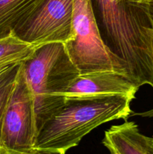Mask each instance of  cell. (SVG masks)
Wrapping results in <instances>:
<instances>
[{
	"mask_svg": "<svg viewBox=\"0 0 153 154\" xmlns=\"http://www.w3.org/2000/svg\"><path fill=\"white\" fill-rule=\"evenodd\" d=\"M100 35L138 87H153L152 25L146 2L91 0Z\"/></svg>",
	"mask_w": 153,
	"mask_h": 154,
	"instance_id": "1",
	"label": "cell"
},
{
	"mask_svg": "<svg viewBox=\"0 0 153 154\" xmlns=\"http://www.w3.org/2000/svg\"><path fill=\"white\" fill-rule=\"evenodd\" d=\"M133 97L107 96L66 99L62 108L39 129L34 150L65 154L98 126L132 113Z\"/></svg>",
	"mask_w": 153,
	"mask_h": 154,
	"instance_id": "2",
	"label": "cell"
},
{
	"mask_svg": "<svg viewBox=\"0 0 153 154\" xmlns=\"http://www.w3.org/2000/svg\"><path fill=\"white\" fill-rule=\"evenodd\" d=\"M21 66L32 96L38 133L64 105L66 91L80 73L61 42L37 47Z\"/></svg>",
	"mask_w": 153,
	"mask_h": 154,
	"instance_id": "3",
	"label": "cell"
},
{
	"mask_svg": "<svg viewBox=\"0 0 153 154\" xmlns=\"http://www.w3.org/2000/svg\"><path fill=\"white\" fill-rule=\"evenodd\" d=\"M64 45L80 75L103 71L127 75L125 63L110 51L102 39L91 0H73L71 36Z\"/></svg>",
	"mask_w": 153,
	"mask_h": 154,
	"instance_id": "4",
	"label": "cell"
},
{
	"mask_svg": "<svg viewBox=\"0 0 153 154\" xmlns=\"http://www.w3.org/2000/svg\"><path fill=\"white\" fill-rule=\"evenodd\" d=\"M36 136L34 102L20 65L4 116L2 147L10 154L30 153Z\"/></svg>",
	"mask_w": 153,
	"mask_h": 154,
	"instance_id": "5",
	"label": "cell"
},
{
	"mask_svg": "<svg viewBox=\"0 0 153 154\" xmlns=\"http://www.w3.org/2000/svg\"><path fill=\"white\" fill-rule=\"evenodd\" d=\"M73 0H45L12 32L20 40L38 47L65 43L71 36Z\"/></svg>",
	"mask_w": 153,
	"mask_h": 154,
	"instance_id": "6",
	"label": "cell"
},
{
	"mask_svg": "<svg viewBox=\"0 0 153 154\" xmlns=\"http://www.w3.org/2000/svg\"><path fill=\"white\" fill-rule=\"evenodd\" d=\"M139 88L123 72L103 71L80 75L71 83L64 96L65 99H74L126 96L134 99Z\"/></svg>",
	"mask_w": 153,
	"mask_h": 154,
	"instance_id": "7",
	"label": "cell"
},
{
	"mask_svg": "<svg viewBox=\"0 0 153 154\" xmlns=\"http://www.w3.org/2000/svg\"><path fill=\"white\" fill-rule=\"evenodd\" d=\"M102 144L110 154H153L152 138L141 133L134 122L111 126Z\"/></svg>",
	"mask_w": 153,
	"mask_h": 154,
	"instance_id": "8",
	"label": "cell"
},
{
	"mask_svg": "<svg viewBox=\"0 0 153 154\" xmlns=\"http://www.w3.org/2000/svg\"><path fill=\"white\" fill-rule=\"evenodd\" d=\"M45 0H0V40L11 35L14 29Z\"/></svg>",
	"mask_w": 153,
	"mask_h": 154,
	"instance_id": "9",
	"label": "cell"
},
{
	"mask_svg": "<svg viewBox=\"0 0 153 154\" xmlns=\"http://www.w3.org/2000/svg\"><path fill=\"white\" fill-rule=\"evenodd\" d=\"M36 46L26 43L13 35L0 40V64L22 62L34 51Z\"/></svg>",
	"mask_w": 153,
	"mask_h": 154,
	"instance_id": "10",
	"label": "cell"
},
{
	"mask_svg": "<svg viewBox=\"0 0 153 154\" xmlns=\"http://www.w3.org/2000/svg\"><path fill=\"white\" fill-rule=\"evenodd\" d=\"M17 73L16 74H14L13 76L10 77L5 83H4L0 87V147H2V128L4 116H5L9 99H10L12 91H13Z\"/></svg>",
	"mask_w": 153,
	"mask_h": 154,
	"instance_id": "11",
	"label": "cell"
},
{
	"mask_svg": "<svg viewBox=\"0 0 153 154\" xmlns=\"http://www.w3.org/2000/svg\"><path fill=\"white\" fill-rule=\"evenodd\" d=\"M22 62H12L0 64V87L19 70Z\"/></svg>",
	"mask_w": 153,
	"mask_h": 154,
	"instance_id": "12",
	"label": "cell"
},
{
	"mask_svg": "<svg viewBox=\"0 0 153 154\" xmlns=\"http://www.w3.org/2000/svg\"><path fill=\"white\" fill-rule=\"evenodd\" d=\"M147 5H148V13H149L150 19L152 21V25L153 29V0H147Z\"/></svg>",
	"mask_w": 153,
	"mask_h": 154,
	"instance_id": "13",
	"label": "cell"
},
{
	"mask_svg": "<svg viewBox=\"0 0 153 154\" xmlns=\"http://www.w3.org/2000/svg\"><path fill=\"white\" fill-rule=\"evenodd\" d=\"M138 115L142 116V117H153V109L147 112L142 113V114H137Z\"/></svg>",
	"mask_w": 153,
	"mask_h": 154,
	"instance_id": "14",
	"label": "cell"
},
{
	"mask_svg": "<svg viewBox=\"0 0 153 154\" xmlns=\"http://www.w3.org/2000/svg\"><path fill=\"white\" fill-rule=\"evenodd\" d=\"M28 154H58L56 153H50V152H44V151H39V150H34L32 153Z\"/></svg>",
	"mask_w": 153,
	"mask_h": 154,
	"instance_id": "15",
	"label": "cell"
},
{
	"mask_svg": "<svg viewBox=\"0 0 153 154\" xmlns=\"http://www.w3.org/2000/svg\"><path fill=\"white\" fill-rule=\"evenodd\" d=\"M0 154H10L3 147H0Z\"/></svg>",
	"mask_w": 153,
	"mask_h": 154,
	"instance_id": "16",
	"label": "cell"
},
{
	"mask_svg": "<svg viewBox=\"0 0 153 154\" xmlns=\"http://www.w3.org/2000/svg\"><path fill=\"white\" fill-rule=\"evenodd\" d=\"M151 40H152V52H153V29L151 30Z\"/></svg>",
	"mask_w": 153,
	"mask_h": 154,
	"instance_id": "17",
	"label": "cell"
},
{
	"mask_svg": "<svg viewBox=\"0 0 153 154\" xmlns=\"http://www.w3.org/2000/svg\"><path fill=\"white\" fill-rule=\"evenodd\" d=\"M130 1H135V2H146L147 0H130Z\"/></svg>",
	"mask_w": 153,
	"mask_h": 154,
	"instance_id": "18",
	"label": "cell"
},
{
	"mask_svg": "<svg viewBox=\"0 0 153 154\" xmlns=\"http://www.w3.org/2000/svg\"><path fill=\"white\" fill-rule=\"evenodd\" d=\"M152 140H153V138H152Z\"/></svg>",
	"mask_w": 153,
	"mask_h": 154,
	"instance_id": "19",
	"label": "cell"
}]
</instances>
